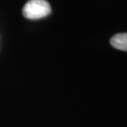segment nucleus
<instances>
[{
  "label": "nucleus",
  "instance_id": "nucleus-1",
  "mask_svg": "<svg viewBox=\"0 0 127 127\" xmlns=\"http://www.w3.org/2000/svg\"><path fill=\"white\" fill-rule=\"evenodd\" d=\"M50 4L47 0H29L22 9V14L26 18L36 20L45 17L51 13Z\"/></svg>",
  "mask_w": 127,
  "mask_h": 127
},
{
  "label": "nucleus",
  "instance_id": "nucleus-2",
  "mask_svg": "<svg viewBox=\"0 0 127 127\" xmlns=\"http://www.w3.org/2000/svg\"><path fill=\"white\" fill-rule=\"evenodd\" d=\"M110 44L116 49L127 52V33L114 34L110 39Z\"/></svg>",
  "mask_w": 127,
  "mask_h": 127
}]
</instances>
